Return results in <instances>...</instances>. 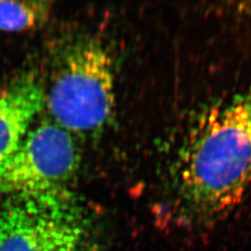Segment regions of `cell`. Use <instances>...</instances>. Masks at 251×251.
Wrapping results in <instances>:
<instances>
[{"label":"cell","instance_id":"cell-1","mask_svg":"<svg viewBox=\"0 0 251 251\" xmlns=\"http://www.w3.org/2000/svg\"><path fill=\"white\" fill-rule=\"evenodd\" d=\"M179 202L218 220L251 193V92L207 108L191 126L173 168Z\"/></svg>","mask_w":251,"mask_h":251},{"label":"cell","instance_id":"cell-2","mask_svg":"<svg viewBox=\"0 0 251 251\" xmlns=\"http://www.w3.org/2000/svg\"><path fill=\"white\" fill-rule=\"evenodd\" d=\"M114 63L97 40L74 46L63 58L46 104L57 125L87 133L107 123L115 109Z\"/></svg>","mask_w":251,"mask_h":251},{"label":"cell","instance_id":"cell-3","mask_svg":"<svg viewBox=\"0 0 251 251\" xmlns=\"http://www.w3.org/2000/svg\"><path fill=\"white\" fill-rule=\"evenodd\" d=\"M87 231L68 192L9 197L0 209V251H87Z\"/></svg>","mask_w":251,"mask_h":251},{"label":"cell","instance_id":"cell-4","mask_svg":"<svg viewBox=\"0 0 251 251\" xmlns=\"http://www.w3.org/2000/svg\"><path fill=\"white\" fill-rule=\"evenodd\" d=\"M79 166L72 135L56 123L31 128L17 150L0 164V193L33 197L68 192Z\"/></svg>","mask_w":251,"mask_h":251},{"label":"cell","instance_id":"cell-5","mask_svg":"<svg viewBox=\"0 0 251 251\" xmlns=\"http://www.w3.org/2000/svg\"><path fill=\"white\" fill-rule=\"evenodd\" d=\"M45 104V90L33 75H23L0 90V164L17 150Z\"/></svg>","mask_w":251,"mask_h":251},{"label":"cell","instance_id":"cell-6","mask_svg":"<svg viewBox=\"0 0 251 251\" xmlns=\"http://www.w3.org/2000/svg\"><path fill=\"white\" fill-rule=\"evenodd\" d=\"M49 1H0V31L21 32L42 26L50 19Z\"/></svg>","mask_w":251,"mask_h":251}]
</instances>
